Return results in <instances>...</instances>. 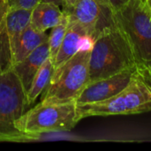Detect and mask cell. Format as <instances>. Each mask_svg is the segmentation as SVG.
Here are the masks:
<instances>
[{
  "mask_svg": "<svg viewBox=\"0 0 151 151\" xmlns=\"http://www.w3.org/2000/svg\"><path fill=\"white\" fill-rule=\"evenodd\" d=\"M136 65L132 46L116 22L114 27L104 31L96 40L89 57L88 84L135 67Z\"/></svg>",
  "mask_w": 151,
  "mask_h": 151,
  "instance_id": "obj_1",
  "label": "cell"
},
{
  "mask_svg": "<svg viewBox=\"0 0 151 151\" xmlns=\"http://www.w3.org/2000/svg\"><path fill=\"white\" fill-rule=\"evenodd\" d=\"M78 120L88 117L133 115L151 111V89L135 73L130 83L116 96L92 104H77Z\"/></svg>",
  "mask_w": 151,
  "mask_h": 151,
  "instance_id": "obj_2",
  "label": "cell"
},
{
  "mask_svg": "<svg viewBox=\"0 0 151 151\" xmlns=\"http://www.w3.org/2000/svg\"><path fill=\"white\" fill-rule=\"evenodd\" d=\"M76 106V101L59 104L40 103L24 112L15 121V127L36 140L43 134L69 132L79 122Z\"/></svg>",
  "mask_w": 151,
  "mask_h": 151,
  "instance_id": "obj_3",
  "label": "cell"
},
{
  "mask_svg": "<svg viewBox=\"0 0 151 151\" xmlns=\"http://www.w3.org/2000/svg\"><path fill=\"white\" fill-rule=\"evenodd\" d=\"M27 107V93L14 71L10 69L0 73V142L36 140L15 127V121L25 112Z\"/></svg>",
  "mask_w": 151,
  "mask_h": 151,
  "instance_id": "obj_4",
  "label": "cell"
},
{
  "mask_svg": "<svg viewBox=\"0 0 151 151\" xmlns=\"http://www.w3.org/2000/svg\"><path fill=\"white\" fill-rule=\"evenodd\" d=\"M90 52L78 51L57 69L46 88L42 104H59L76 101L88 84Z\"/></svg>",
  "mask_w": 151,
  "mask_h": 151,
  "instance_id": "obj_5",
  "label": "cell"
},
{
  "mask_svg": "<svg viewBox=\"0 0 151 151\" xmlns=\"http://www.w3.org/2000/svg\"><path fill=\"white\" fill-rule=\"evenodd\" d=\"M117 24L127 37L137 64L151 59V10L145 0H127L114 12Z\"/></svg>",
  "mask_w": 151,
  "mask_h": 151,
  "instance_id": "obj_6",
  "label": "cell"
},
{
  "mask_svg": "<svg viewBox=\"0 0 151 151\" xmlns=\"http://www.w3.org/2000/svg\"><path fill=\"white\" fill-rule=\"evenodd\" d=\"M63 11L67 12L70 21L77 23L96 40L116 25L114 12L106 0H77L73 7Z\"/></svg>",
  "mask_w": 151,
  "mask_h": 151,
  "instance_id": "obj_7",
  "label": "cell"
},
{
  "mask_svg": "<svg viewBox=\"0 0 151 151\" xmlns=\"http://www.w3.org/2000/svg\"><path fill=\"white\" fill-rule=\"evenodd\" d=\"M32 10H8L0 22V73L12 68L15 44L29 25Z\"/></svg>",
  "mask_w": 151,
  "mask_h": 151,
  "instance_id": "obj_8",
  "label": "cell"
},
{
  "mask_svg": "<svg viewBox=\"0 0 151 151\" xmlns=\"http://www.w3.org/2000/svg\"><path fill=\"white\" fill-rule=\"evenodd\" d=\"M135 71L136 66L87 85L77 98L76 104H84L97 103L116 96L130 83Z\"/></svg>",
  "mask_w": 151,
  "mask_h": 151,
  "instance_id": "obj_9",
  "label": "cell"
},
{
  "mask_svg": "<svg viewBox=\"0 0 151 151\" xmlns=\"http://www.w3.org/2000/svg\"><path fill=\"white\" fill-rule=\"evenodd\" d=\"M50 58V48L48 41L37 47L27 58L12 66V70L20 80L26 93L30 88L32 81L39 68Z\"/></svg>",
  "mask_w": 151,
  "mask_h": 151,
  "instance_id": "obj_10",
  "label": "cell"
},
{
  "mask_svg": "<svg viewBox=\"0 0 151 151\" xmlns=\"http://www.w3.org/2000/svg\"><path fill=\"white\" fill-rule=\"evenodd\" d=\"M64 15V11L54 3L40 2L31 13L29 25L37 31L46 32L59 23Z\"/></svg>",
  "mask_w": 151,
  "mask_h": 151,
  "instance_id": "obj_11",
  "label": "cell"
},
{
  "mask_svg": "<svg viewBox=\"0 0 151 151\" xmlns=\"http://www.w3.org/2000/svg\"><path fill=\"white\" fill-rule=\"evenodd\" d=\"M49 40V35L45 32H40L28 25L19 35L13 50L12 66L25 58L43 42Z\"/></svg>",
  "mask_w": 151,
  "mask_h": 151,
  "instance_id": "obj_12",
  "label": "cell"
},
{
  "mask_svg": "<svg viewBox=\"0 0 151 151\" xmlns=\"http://www.w3.org/2000/svg\"><path fill=\"white\" fill-rule=\"evenodd\" d=\"M85 34V31L81 26H79L75 22L69 20L66 34L53 62L54 72L78 52L79 41L81 37Z\"/></svg>",
  "mask_w": 151,
  "mask_h": 151,
  "instance_id": "obj_13",
  "label": "cell"
},
{
  "mask_svg": "<svg viewBox=\"0 0 151 151\" xmlns=\"http://www.w3.org/2000/svg\"><path fill=\"white\" fill-rule=\"evenodd\" d=\"M54 73V66L52 61L49 58L42 65L35 75L29 89L27 92V106L33 104L42 92L48 88L50 83L52 75Z\"/></svg>",
  "mask_w": 151,
  "mask_h": 151,
  "instance_id": "obj_14",
  "label": "cell"
},
{
  "mask_svg": "<svg viewBox=\"0 0 151 151\" xmlns=\"http://www.w3.org/2000/svg\"><path fill=\"white\" fill-rule=\"evenodd\" d=\"M69 24V16L67 12L64 11V15L58 24L52 27L50 35H49V48H50V59L54 62L59 48L62 44L64 37L66 34Z\"/></svg>",
  "mask_w": 151,
  "mask_h": 151,
  "instance_id": "obj_15",
  "label": "cell"
},
{
  "mask_svg": "<svg viewBox=\"0 0 151 151\" xmlns=\"http://www.w3.org/2000/svg\"><path fill=\"white\" fill-rule=\"evenodd\" d=\"M8 10H33L41 0H4Z\"/></svg>",
  "mask_w": 151,
  "mask_h": 151,
  "instance_id": "obj_16",
  "label": "cell"
},
{
  "mask_svg": "<svg viewBox=\"0 0 151 151\" xmlns=\"http://www.w3.org/2000/svg\"><path fill=\"white\" fill-rule=\"evenodd\" d=\"M136 74L151 89V59L136 65Z\"/></svg>",
  "mask_w": 151,
  "mask_h": 151,
  "instance_id": "obj_17",
  "label": "cell"
},
{
  "mask_svg": "<svg viewBox=\"0 0 151 151\" xmlns=\"http://www.w3.org/2000/svg\"><path fill=\"white\" fill-rule=\"evenodd\" d=\"M96 42V39L88 34L83 35L80 41H79V45H78V51L81 52H91V50L94 48Z\"/></svg>",
  "mask_w": 151,
  "mask_h": 151,
  "instance_id": "obj_18",
  "label": "cell"
},
{
  "mask_svg": "<svg viewBox=\"0 0 151 151\" xmlns=\"http://www.w3.org/2000/svg\"><path fill=\"white\" fill-rule=\"evenodd\" d=\"M107 1L110 6L111 7V9L113 10V12H116L119 9H120L127 2V0H107Z\"/></svg>",
  "mask_w": 151,
  "mask_h": 151,
  "instance_id": "obj_19",
  "label": "cell"
},
{
  "mask_svg": "<svg viewBox=\"0 0 151 151\" xmlns=\"http://www.w3.org/2000/svg\"><path fill=\"white\" fill-rule=\"evenodd\" d=\"M7 11H8V8H7V5H6L4 0H0V22L3 19V18L4 17Z\"/></svg>",
  "mask_w": 151,
  "mask_h": 151,
  "instance_id": "obj_20",
  "label": "cell"
},
{
  "mask_svg": "<svg viewBox=\"0 0 151 151\" xmlns=\"http://www.w3.org/2000/svg\"><path fill=\"white\" fill-rule=\"evenodd\" d=\"M77 2V0H64V6L63 9L64 10H68L71 7H73L74 5V4Z\"/></svg>",
  "mask_w": 151,
  "mask_h": 151,
  "instance_id": "obj_21",
  "label": "cell"
},
{
  "mask_svg": "<svg viewBox=\"0 0 151 151\" xmlns=\"http://www.w3.org/2000/svg\"><path fill=\"white\" fill-rule=\"evenodd\" d=\"M41 2H50V3H54L58 4V6H64V0H41Z\"/></svg>",
  "mask_w": 151,
  "mask_h": 151,
  "instance_id": "obj_22",
  "label": "cell"
},
{
  "mask_svg": "<svg viewBox=\"0 0 151 151\" xmlns=\"http://www.w3.org/2000/svg\"><path fill=\"white\" fill-rule=\"evenodd\" d=\"M145 1H146V3H147L148 6L150 7V9L151 10V0H145Z\"/></svg>",
  "mask_w": 151,
  "mask_h": 151,
  "instance_id": "obj_23",
  "label": "cell"
},
{
  "mask_svg": "<svg viewBox=\"0 0 151 151\" xmlns=\"http://www.w3.org/2000/svg\"><path fill=\"white\" fill-rule=\"evenodd\" d=\"M106 1H107V0H106ZM107 2H108V1H107Z\"/></svg>",
  "mask_w": 151,
  "mask_h": 151,
  "instance_id": "obj_24",
  "label": "cell"
}]
</instances>
